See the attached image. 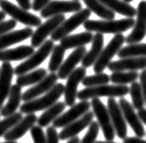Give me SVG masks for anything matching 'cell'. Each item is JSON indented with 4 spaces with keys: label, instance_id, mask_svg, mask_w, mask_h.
Listing matches in <instances>:
<instances>
[{
    "label": "cell",
    "instance_id": "cell-1",
    "mask_svg": "<svg viewBox=\"0 0 146 143\" xmlns=\"http://www.w3.org/2000/svg\"><path fill=\"white\" fill-rule=\"evenodd\" d=\"M134 23L135 20L131 17L119 20H86L84 27L88 32L117 34L133 28Z\"/></svg>",
    "mask_w": 146,
    "mask_h": 143
},
{
    "label": "cell",
    "instance_id": "cell-2",
    "mask_svg": "<svg viewBox=\"0 0 146 143\" xmlns=\"http://www.w3.org/2000/svg\"><path fill=\"white\" fill-rule=\"evenodd\" d=\"M64 85L63 83H56L44 96L27 101L22 106H20V112L26 114H31L36 111L46 110L55 103H57L60 97L64 94Z\"/></svg>",
    "mask_w": 146,
    "mask_h": 143
},
{
    "label": "cell",
    "instance_id": "cell-3",
    "mask_svg": "<svg viewBox=\"0 0 146 143\" xmlns=\"http://www.w3.org/2000/svg\"><path fill=\"white\" fill-rule=\"evenodd\" d=\"M130 91V87L127 85H100L95 87H86L77 93V98L80 101H88V99L100 98V97H123Z\"/></svg>",
    "mask_w": 146,
    "mask_h": 143
},
{
    "label": "cell",
    "instance_id": "cell-4",
    "mask_svg": "<svg viewBox=\"0 0 146 143\" xmlns=\"http://www.w3.org/2000/svg\"><path fill=\"white\" fill-rule=\"evenodd\" d=\"M54 46V44L53 40H46L38 48L37 51H36L30 57H28L26 61H24L23 63L18 64L14 69V73L17 76H20L36 69L37 66H39L48 57L50 53H52Z\"/></svg>",
    "mask_w": 146,
    "mask_h": 143
},
{
    "label": "cell",
    "instance_id": "cell-5",
    "mask_svg": "<svg viewBox=\"0 0 146 143\" xmlns=\"http://www.w3.org/2000/svg\"><path fill=\"white\" fill-rule=\"evenodd\" d=\"M91 11L88 8H82L80 11L76 12L71 17L64 20V21L59 25V27L55 29V31L51 34V40L54 42L56 41H61L63 38L69 35L74 30L76 29L81 24L88 20L91 16Z\"/></svg>",
    "mask_w": 146,
    "mask_h": 143
},
{
    "label": "cell",
    "instance_id": "cell-6",
    "mask_svg": "<svg viewBox=\"0 0 146 143\" xmlns=\"http://www.w3.org/2000/svg\"><path fill=\"white\" fill-rule=\"evenodd\" d=\"M125 42V37L123 34H117L112 38V40L107 44L102 53H101L99 58L94 64V72L95 73H104V69L109 65L111 61L113 58L115 54H117L119 50L122 48L123 44Z\"/></svg>",
    "mask_w": 146,
    "mask_h": 143
},
{
    "label": "cell",
    "instance_id": "cell-7",
    "mask_svg": "<svg viewBox=\"0 0 146 143\" xmlns=\"http://www.w3.org/2000/svg\"><path fill=\"white\" fill-rule=\"evenodd\" d=\"M91 106L93 107V112L96 117L98 124L102 129L104 139L107 141H113L115 137V130L111 120L107 107L99 98L92 99Z\"/></svg>",
    "mask_w": 146,
    "mask_h": 143
},
{
    "label": "cell",
    "instance_id": "cell-8",
    "mask_svg": "<svg viewBox=\"0 0 146 143\" xmlns=\"http://www.w3.org/2000/svg\"><path fill=\"white\" fill-rule=\"evenodd\" d=\"M0 7H1L2 11L10 16L17 22L26 24L29 27H38L42 24V20L40 17L34 14L29 13L27 10H25L20 7L16 6L7 0H2L0 2Z\"/></svg>",
    "mask_w": 146,
    "mask_h": 143
},
{
    "label": "cell",
    "instance_id": "cell-9",
    "mask_svg": "<svg viewBox=\"0 0 146 143\" xmlns=\"http://www.w3.org/2000/svg\"><path fill=\"white\" fill-rule=\"evenodd\" d=\"M65 20L64 15H57L48 18L44 23L41 24L31 36V44L35 47H40L46 42V38L51 35L59 25Z\"/></svg>",
    "mask_w": 146,
    "mask_h": 143
},
{
    "label": "cell",
    "instance_id": "cell-10",
    "mask_svg": "<svg viewBox=\"0 0 146 143\" xmlns=\"http://www.w3.org/2000/svg\"><path fill=\"white\" fill-rule=\"evenodd\" d=\"M82 9V5L76 0L71 1H51L47 6L44 7L41 11L40 15L44 18H50L57 15H63L66 13H76Z\"/></svg>",
    "mask_w": 146,
    "mask_h": 143
},
{
    "label": "cell",
    "instance_id": "cell-11",
    "mask_svg": "<svg viewBox=\"0 0 146 143\" xmlns=\"http://www.w3.org/2000/svg\"><path fill=\"white\" fill-rule=\"evenodd\" d=\"M136 20L133 27L132 33L125 37L128 44H138L146 35V0H142L137 7Z\"/></svg>",
    "mask_w": 146,
    "mask_h": 143
},
{
    "label": "cell",
    "instance_id": "cell-12",
    "mask_svg": "<svg viewBox=\"0 0 146 143\" xmlns=\"http://www.w3.org/2000/svg\"><path fill=\"white\" fill-rule=\"evenodd\" d=\"M86 74V68L78 67L74 70L73 73L67 77L66 84L64 85V103L66 106L72 107L75 104V100L77 98V88L80 83Z\"/></svg>",
    "mask_w": 146,
    "mask_h": 143
},
{
    "label": "cell",
    "instance_id": "cell-13",
    "mask_svg": "<svg viewBox=\"0 0 146 143\" xmlns=\"http://www.w3.org/2000/svg\"><path fill=\"white\" fill-rule=\"evenodd\" d=\"M91 103L88 101H80V103H75L66 112L62 113L56 120L53 121V127L56 128H64L69 125L74 120L81 118L87 111H89Z\"/></svg>",
    "mask_w": 146,
    "mask_h": 143
},
{
    "label": "cell",
    "instance_id": "cell-14",
    "mask_svg": "<svg viewBox=\"0 0 146 143\" xmlns=\"http://www.w3.org/2000/svg\"><path fill=\"white\" fill-rule=\"evenodd\" d=\"M107 109L111 117V120L115 130V134L119 139L124 140L127 137V125L121 110L119 103L114 98H109L107 101Z\"/></svg>",
    "mask_w": 146,
    "mask_h": 143
},
{
    "label": "cell",
    "instance_id": "cell-15",
    "mask_svg": "<svg viewBox=\"0 0 146 143\" xmlns=\"http://www.w3.org/2000/svg\"><path fill=\"white\" fill-rule=\"evenodd\" d=\"M119 106L121 110H122L125 121L132 128V130H133L136 137L143 138V136H145L146 132L143 128V125L142 121H141L138 114L134 111L133 106L126 99L123 98V97H121L119 100Z\"/></svg>",
    "mask_w": 146,
    "mask_h": 143
},
{
    "label": "cell",
    "instance_id": "cell-16",
    "mask_svg": "<svg viewBox=\"0 0 146 143\" xmlns=\"http://www.w3.org/2000/svg\"><path fill=\"white\" fill-rule=\"evenodd\" d=\"M57 80L58 75L55 73H51L47 74L46 77H44L41 81H39L35 86L25 91L22 94V101L27 103V101L37 98L38 96L43 93H46L47 91H49L56 84Z\"/></svg>",
    "mask_w": 146,
    "mask_h": 143
},
{
    "label": "cell",
    "instance_id": "cell-17",
    "mask_svg": "<svg viewBox=\"0 0 146 143\" xmlns=\"http://www.w3.org/2000/svg\"><path fill=\"white\" fill-rule=\"evenodd\" d=\"M94 116V112L89 111L84 115H83L81 118L74 120L69 125L65 126L59 133V140H70L71 138L75 137L78 133L83 131L85 128L90 126V124L93 122Z\"/></svg>",
    "mask_w": 146,
    "mask_h": 143
},
{
    "label": "cell",
    "instance_id": "cell-18",
    "mask_svg": "<svg viewBox=\"0 0 146 143\" xmlns=\"http://www.w3.org/2000/svg\"><path fill=\"white\" fill-rule=\"evenodd\" d=\"M37 116L35 113L27 114L26 117L20 120L18 123L15 125L11 130H9L6 135L4 136V139L7 141L12 140V141H17L20 138H22L27 134V132L31 130L35 126V123L37 122Z\"/></svg>",
    "mask_w": 146,
    "mask_h": 143
},
{
    "label": "cell",
    "instance_id": "cell-19",
    "mask_svg": "<svg viewBox=\"0 0 146 143\" xmlns=\"http://www.w3.org/2000/svg\"><path fill=\"white\" fill-rule=\"evenodd\" d=\"M87 50L85 46H81L75 48L70 55L66 58V60L62 64L61 67L58 70V78L61 80H65L68 76L71 74L74 70L76 67V65L82 62L84 54H86Z\"/></svg>",
    "mask_w": 146,
    "mask_h": 143
},
{
    "label": "cell",
    "instance_id": "cell-20",
    "mask_svg": "<svg viewBox=\"0 0 146 143\" xmlns=\"http://www.w3.org/2000/svg\"><path fill=\"white\" fill-rule=\"evenodd\" d=\"M111 72L138 71L146 69V57H127L111 62L107 66Z\"/></svg>",
    "mask_w": 146,
    "mask_h": 143
},
{
    "label": "cell",
    "instance_id": "cell-21",
    "mask_svg": "<svg viewBox=\"0 0 146 143\" xmlns=\"http://www.w3.org/2000/svg\"><path fill=\"white\" fill-rule=\"evenodd\" d=\"M14 74L12 64L9 62H4L0 68V111L3 107L5 100L9 95Z\"/></svg>",
    "mask_w": 146,
    "mask_h": 143
},
{
    "label": "cell",
    "instance_id": "cell-22",
    "mask_svg": "<svg viewBox=\"0 0 146 143\" xmlns=\"http://www.w3.org/2000/svg\"><path fill=\"white\" fill-rule=\"evenodd\" d=\"M34 34V31L31 27H26L23 29H19L17 31H11L5 34L0 36V51L5 50L8 46L15 44H18L20 42L27 40L31 37Z\"/></svg>",
    "mask_w": 146,
    "mask_h": 143
},
{
    "label": "cell",
    "instance_id": "cell-23",
    "mask_svg": "<svg viewBox=\"0 0 146 143\" xmlns=\"http://www.w3.org/2000/svg\"><path fill=\"white\" fill-rule=\"evenodd\" d=\"M104 38L103 34L96 33L94 35V38L92 41V47L90 49V51L86 52V54H84L81 62L83 67L89 68L94 64V63L97 61L104 49Z\"/></svg>",
    "mask_w": 146,
    "mask_h": 143
},
{
    "label": "cell",
    "instance_id": "cell-24",
    "mask_svg": "<svg viewBox=\"0 0 146 143\" xmlns=\"http://www.w3.org/2000/svg\"><path fill=\"white\" fill-rule=\"evenodd\" d=\"M35 53L34 47L30 45H20L13 49L0 51V61L1 62H12L20 61L30 57Z\"/></svg>",
    "mask_w": 146,
    "mask_h": 143
},
{
    "label": "cell",
    "instance_id": "cell-25",
    "mask_svg": "<svg viewBox=\"0 0 146 143\" xmlns=\"http://www.w3.org/2000/svg\"><path fill=\"white\" fill-rule=\"evenodd\" d=\"M22 101L21 87L17 84L12 85L8 95V101L6 105L2 107L1 111H0V115L7 118V117L16 113L17 110L20 106V101Z\"/></svg>",
    "mask_w": 146,
    "mask_h": 143
},
{
    "label": "cell",
    "instance_id": "cell-26",
    "mask_svg": "<svg viewBox=\"0 0 146 143\" xmlns=\"http://www.w3.org/2000/svg\"><path fill=\"white\" fill-rule=\"evenodd\" d=\"M94 38V34L92 32H83L80 34H75L67 35L64 38L60 41V44L65 49H72V48H78L81 46H84L85 44L92 43Z\"/></svg>",
    "mask_w": 146,
    "mask_h": 143
},
{
    "label": "cell",
    "instance_id": "cell-27",
    "mask_svg": "<svg viewBox=\"0 0 146 143\" xmlns=\"http://www.w3.org/2000/svg\"><path fill=\"white\" fill-rule=\"evenodd\" d=\"M66 104L63 101H57L48 109L44 110V113L40 115V117L37 120L38 126L44 128L47 127L51 122H53L54 120H56L58 117L63 113L64 111Z\"/></svg>",
    "mask_w": 146,
    "mask_h": 143
},
{
    "label": "cell",
    "instance_id": "cell-28",
    "mask_svg": "<svg viewBox=\"0 0 146 143\" xmlns=\"http://www.w3.org/2000/svg\"><path fill=\"white\" fill-rule=\"evenodd\" d=\"M99 1L102 2L105 7H107L114 13L131 18L136 16V8L129 5V3L122 1V0H99Z\"/></svg>",
    "mask_w": 146,
    "mask_h": 143
},
{
    "label": "cell",
    "instance_id": "cell-29",
    "mask_svg": "<svg viewBox=\"0 0 146 143\" xmlns=\"http://www.w3.org/2000/svg\"><path fill=\"white\" fill-rule=\"evenodd\" d=\"M47 71L44 68H39L32 72H29L25 74L17 76V84L20 87H26V86L36 84L41 81L44 77H46Z\"/></svg>",
    "mask_w": 146,
    "mask_h": 143
},
{
    "label": "cell",
    "instance_id": "cell-30",
    "mask_svg": "<svg viewBox=\"0 0 146 143\" xmlns=\"http://www.w3.org/2000/svg\"><path fill=\"white\" fill-rule=\"evenodd\" d=\"M84 2L90 11L97 15L99 17L103 18L104 20L114 19L115 13L107 7H105L99 0H84Z\"/></svg>",
    "mask_w": 146,
    "mask_h": 143
},
{
    "label": "cell",
    "instance_id": "cell-31",
    "mask_svg": "<svg viewBox=\"0 0 146 143\" xmlns=\"http://www.w3.org/2000/svg\"><path fill=\"white\" fill-rule=\"evenodd\" d=\"M119 58L146 57V44H133L122 47L117 54Z\"/></svg>",
    "mask_w": 146,
    "mask_h": 143
},
{
    "label": "cell",
    "instance_id": "cell-32",
    "mask_svg": "<svg viewBox=\"0 0 146 143\" xmlns=\"http://www.w3.org/2000/svg\"><path fill=\"white\" fill-rule=\"evenodd\" d=\"M139 73L137 71L129 72H113L111 74L110 80L113 84L126 85L128 83H133L139 78Z\"/></svg>",
    "mask_w": 146,
    "mask_h": 143
},
{
    "label": "cell",
    "instance_id": "cell-33",
    "mask_svg": "<svg viewBox=\"0 0 146 143\" xmlns=\"http://www.w3.org/2000/svg\"><path fill=\"white\" fill-rule=\"evenodd\" d=\"M65 49L61 44L54 45L52 50V54L50 57V61L48 64V70L51 73H55L59 70L63 64V59L64 56Z\"/></svg>",
    "mask_w": 146,
    "mask_h": 143
},
{
    "label": "cell",
    "instance_id": "cell-34",
    "mask_svg": "<svg viewBox=\"0 0 146 143\" xmlns=\"http://www.w3.org/2000/svg\"><path fill=\"white\" fill-rule=\"evenodd\" d=\"M129 93L131 95V98H132L133 108L137 110L143 108L145 103H144V98H143V94L142 91V88H141V84L139 83L134 81V83L131 84Z\"/></svg>",
    "mask_w": 146,
    "mask_h": 143
},
{
    "label": "cell",
    "instance_id": "cell-35",
    "mask_svg": "<svg viewBox=\"0 0 146 143\" xmlns=\"http://www.w3.org/2000/svg\"><path fill=\"white\" fill-rule=\"evenodd\" d=\"M110 76L106 73H100L94 75L85 76L82 81V84L85 87H95V86L108 84L110 81Z\"/></svg>",
    "mask_w": 146,
    "mask_h": 143
},
{
    "label": "cell",
    "instance_id": "cell-36",
    "mask_svg": "<svg viewBox=\"0 0 146 143\" xmlns=\"http://www.w3.org/2000/svg\"><path fill=\"white\" fill-rule=\"evenodd\" d=\"M22 119L23 115L21 112H16L13 115L8 116L4 120H0V138L4 137L9 130H11Z\"/></svg>",
    "mask_w": 146,
    "mask_h": 143
},
{
    "label": "cell",
    "instance_id": "cell-37",
    "mask_svg": "<svg viewBox=\"0 0 146 143\" xmlns=\"http://www.w3.org/2000/svg\"><path fill=\"white\" fill-rule=\"evenodd\" d=\"M100 126L97 121H94L88 127V130L84 136L82 140H80V143H95L97 137L99 135Z\"/></svg>",
    "mask_w": 146,
    "mask_h": 143
},
{
    "label": "cell",
    "instance_id": "cell-38",
    "mask_svg": "<svg viewBox=\"0 0 146 143\" xmlns=\"http://www.w3.org/2000/svg\"><path fill=\"white\" fill-rule=\"evenodd\" d=\"M30 134H31L34 143H46V134L44 135L42 127L34 126L30 130Z\"/></svg>",
    "mask_w": 146,
    "mask_h": 143
},
{
    "label": "cell",
    "instance_id": "cell-39",
    "mask_svg": "<svg viewBox=\"0 0 146 143\" xmlns=\"http://www.w3.org/2000/svg\"><path fill=\"white\" fill-rule=\"evenodd\" d=\"M17 22L15 19H10L7 20V21L0 22V36L10 32L12 29H14L17 26Z\"/></svg>",
    "mask_w": 146,
    "mask_h": 143
},
{
    "label": "cell",
    "instance_id": "cell-40",
    "mask_svg": "<svg viewBox=\"0 0 146 143\" xmlns=\"http://www.w3.org/2000/svg\"><path fill=\"white\" fill-rule=\"evenodd\" d=\"M46 143H59V134L54 127H48L46 130Z\"/></svg>",
    "mask_w": 146,
    "mask_h": 143
},
{
    "label": "cell",
    "instance_id": "cell-41",
    "mask_svg": "<svg viewBox=\"0 0 146 143\" xmlns=\"http://www.w3.org/2000/svg\"><path fill=\"white\" fill-rule=\"evenodd\" d=\"M50 2L51 0H34L32 4V9L34 11H41Z\"/></svg>",
    "mask_w": 146,
    "mask_h": 143
},
{
    "label": "cell",
    "instance_id": "cell-42",
    "mask_svg": "<svg viewBox=\"0 0 146 143\" xmlns=\"http://www.w3.org/2000/svg\"><path fill=\"white\" fill-rule=\"evenodd\" d=\"M140 84L141 88H142V91L143 94L144 98V103L146 104V69H143L142 71V73H140Z\"/></svg>",
    "mask_w": 146,
    "mask_h": 143
},
{
    "label": "cell",
    "instance_id": "cell-43",
    "mask_svg": "<svg viewBox=\"0 0 146 143\" xmlns=\"http://www.w3.org/2000/svg\"><path fill=\"white\" fill-rule=\"evenodd\" d=\"M123 143H146V140L138 137H126L123 140Z\"/></svg>",
    "mask_w": 146,
    "mask_h": 143
},
{
    "label": "cell",
    "instance_id": "cell-44",
    "mask_svg": "<svg viewBox=\"0 0 146 143\" xmlns=\"http://www.w3.org/2000/svg\"><path fill=\"white\" fill-rule=\"evenodd\" d=\"M19 7L25 9V10H29L32 8V4L30 2V0H17Z\"/></svg>",
    "mask_w": 146,
    "mask_h": 143
},
{
    "label": "cell",
    "instance_id": "cell-45",
    "mask_svg": "<svg viewBox=\"0 0 146 143\" xmlns=\"http://www.w3.org/2000/svg\"><path fill=\"white\" fill-rule=\"evenodd\" d=\"M137 114L139 116L141 121H142L143 123H144L146 125V109L145 108H142V109L138 110Z\"/></svg>",
    "mask_w": 146,
    "mask_h": 143
},
{
    "label": "cell",
    "instance_id": "cell-46",
    "mask_svg": "<svg viewBox=\"0 0 146 143\" xmlns=\"http://www.w3.org/2000/svg\"><path fill=\"white\" fill-rule=\"evenodd\" d=\"M66 143H80V139L77 136H75L74 138H71Z\"/></svg>",
    "mask_w": 146,
    "mask_h": 143
},
{
    "label": "cell",
    "instance_id": "cell-47",
    "mask_svg": "<svg viewBox=\"0 0 146 143\" xmlns=\"http://www.w3.org/2000/svg\"><path fill=\"white\" fill-rule=\"evenodd\" d=\"M6 16H7V14L5 13L4 11H0V22H3L5 18H6Z\"/></svg>",
    "mask_w": 146,
    "mask_h": 143
},
{
    "label": "cell",
    "instance_id": "cell-48",
    "mask_svg": "<svg viewBox=\"0 0 146 143\" xmlns=\"http://www.w3.org/2000/svg\"><path fill=\"white\" fill-rule=\"evenodd\" d=\"M95 143H115V142H113V141H102V140H99V141H95Z\"/></svg>",
    "mask_w": 146,
    "mask_h": 143
},
{
    "label": "cell",
    "instance_id": "cell-49",
    "mask_svg": "<svg viewBox=\"0 0 146 143\" xmlns=\"http://www.w3.org/2000/svg\"><path fill=\"white\" fill-rule=\"evenodd\" d=\"M0 143H18V142H17V141H12V140H8L7 142H0Z\"/></svg>",
    "mask_w": 146,
    "mask_h": 143
},
{
    "label": "cell",
    "instance_id": "cell-50",
    "mask_svg": "<svg viewBox=\"0 0 146 143\" xmlns=\"http://www.w3.org/2000/svg\"><path fill=\"white\" fill-rule=\"evenodd\" d=\"M123 1H124V2H126V3H130V2H132V1H133V0H123Z\"/></svg>",
    "mask_w": 146,
    "mask_h": 143
},
{
    "label": "cell",
    "instance_id": "cell-51",
    "mask_svg": "<svg viewBox=\"0 0 146 143\" xmlns=\"http://www.w3.org/2000/svg\"><path fill=\"white\" fill-rule=\"evenodd\" d=\"M1 1H2V0H0V2H1Z\"/></svg>",
    "mask_w": 146,
    "mask_h": 143
},
{
    "label": "cell",
    "instance_id": "cell-52",
    "mask_svg": "<svg viewBox=\"0 0 146 143\" xmlns=\"http://www.w3.org/2000/svg\"><path fill=\"white\" fill-rule=\"evenodd\" d=\"M76 1H79V0H76Z\"/></svg>",
    "mask_w": 146,
    "mask_h": 143
}]
</instances>
